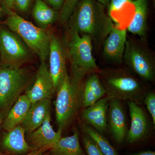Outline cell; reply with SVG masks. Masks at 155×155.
Here are the masks:
<instances>
[{
  "label": "cell",
  "instance_id": "6da1fadb",
  "mask_svg": "<svg viewBox=\"0 0 155 155\" xmlns=\"http://www.w3.org/2000/svg\"><path fill=\"white\" fill-rule=\"evenodd\" d=\"M105 8L96 0H78L67 23L68 29L89 35L93 43L101 46L115 26Z\"/></svg>",
  "mask_w": 155,
  "mask_h": 155
},
{
  "label": "cell",
  "instance_id": "7a4b0ae2",
  "mask_svg": "<svg viewBox=\"0 0 155 155\" xmlns=\"http://www.w3.org/2000/svg\"><path fill=\"white\" fill-rule=\"evenodd\" d=\"M97 74L109 98L141 104L150 91L146 83L125 67L101 69Z\"/></svg>",
  "mask_w": 155,
  "mask_h": 155
},
{
  "label": "cell",
  "instance_id": "3957f363",
  "mask_svg": "<svg viewBox=\"0 0 155 155\" xmlns=\"http://www.w3.org/2000/svg\"><path fill=\"white\" fill-rule=\"evenodd\" d=\"M67 38L64 43L71 67L70 78L74 83L81 84L87 75L98 73V67L93 54V43L90 37L80 35L77 31L68 29Z\"/></svg>",
  "mask_w": 155,
  "mask_h": 155
},
{
  "label": "cell",
  "instance_id": "277c9868",
  "mask_svg": "<svg viewBox=\"0 0 155 155\" xmlns=\"http://www.w3.org/2000/svg\"><path fill=\"white\" fill-rule=\"evenodd\" d=\"M5 25L17 34L41 62H46L49 52L50 35L45 29L40 28L23 18L14 11L6 10Z\"/></svg>",
  "mask_w": 155,
  "mask_h": 155
},
{
  "label": "cell",
  "instance_id": "5b68a950",
  "mask_svg": "<svg viewBox=\"0 0 155 155\" xmlns=\"http://www.w3.org/2000/svg\"><path fill=\"white\" fill-rule=\"evenodd\" d=\"M32 80L31 72L27 68L0 66V116L2 119L5 118Z\"/></svg>",
  "mask_w": 155,
  "mask_h": 155
},
{
  "label": "cell",
  "instance_id": "8992f818",
  "mask_svg": "<svg viewBox=\"0 0 155 155\" xmlns=\"http://www.w3.org/2000/svg\"><path fill=\"white\" fill-rule=\"evenodd\" d=\"M123 62L125 67L145 82L155 80V58L147 39L127 37Z\"/></svg>",
  "mask_w": 155,
  "mask_h": 155
},
{
  "label": "cell",
  "instance_id": "52a82bcc",
  "mask_svg": "<svg viewBox=\"0 0 155 155\" xmlns=\"http://www.w3.org/2000/svg\"><path fill=\"white\" fill-rule=\"evenodd\" d=\"M81 86L74 83L67 73L56 92V120L63 130L74 120L81 107Z\"/></svg>",
  "mask_w": 155,
  "mask_h": 155
},
{
  "label": "cell",
  "instance_id": "ba28073f",
  "mask_svg": "<svg viewBox=\"0 0 155 155\" xmlns=\"http://www.w3.org/2000/svg\"><path fill=\"white\" fill-rule=\"evenodd\" d=\"M32 53L17 34L0 24V66L21 67Z\"/></svg>",
  "mask_w": 155,
  "mask_h": 155
},
{
  "label": "cell",
  "instance_id": "9c48e42d",
  "mask_svg": "<svg viewBox=\"0 0 155 155\" xmlns=\"http://www.w3.org/2000/svg\"><path fill=\"white\" fill-rule=\"evenodd\" d=\"M48 66L56 92L67 74L66 51L64 41L57 35H50Z\"/></svg>",
  "mask_w": 155,
  "mask_h": 155
},
{
  "label": "cell",
  "instance_id": "30bf717a",
  "mask_svg": "<svg viewBox=\"0 0 155 155\" xmlns=\"http://www.w3.org/2000/svg\"><path fill=\"white\" fill-rule=\"evenodd\" d=\"M127 103L130 113V125L126 141L128 144H134L148 138L151 125L145 112L140 104L133 101H127Z\"/></svg>",
  "mask_w": 155,
  "mask_h": 155
},
{
  "label": "cell",
  "instance_id": "8fae6325",
  "mask_svg": "<svg viewBox=\"0 0 155 155\" xmlns=\"http://www.w3.org/2000/svg\"><path fill=\"white\" fill-rule=\"evenodd\" d=\"M107 128L117 144L122 145L126 141L128 130L127 117L122 101L109 98Z\"/></svg>",
  "mask_w": 155,
  "mask_h": 155
},
{
  "label": "cell",
  "instance_id": "7c38bea8",
  "mask_svg": "<svg viewBox=\"0 0 155 155\" xmlns=\"http://www.w3.org/2000/svg\"><path fill=\"white\" fill-rule=\"evenodd\" d=\"M51 116L48 114L40 127L27 134L26 140L33 150L44 149L49 150L56 146L62 137L63 129L59 128L55 131L51 125Z\"/></svg>",
  "mask_w": 155,
  "mask_h": 155
},
{
  "label": "cell",
  "instance_id": "4fadbf2b",
  "mask_svg": "<svg viewBox=\"0 0 155 155\" xmlns=\"http://www.w3.org/2000/svg\"><path fill=\"white\" fill-rule=\"evenodd\" d=\"M127 31L115 25L104 41L103 57L108 63L120 65L123 63Z\"/></svg>",
  "mask_w": 155,
  "mask_h": 155
},
{
  "label": "cell",
  "instance_id": "5bb4252c",
  "mask_svg": "<svg viewBox=\"0 0 155 155\" xmlns=\"http://www.w3.org/2000/svg\"><path fill=\"white\" fill-rule=\"evenodd\" d=\"M55 93L47 63L41 62L35 81L32 87L25 92V94L32 104L42 100H51Z\"/></svg>",
  "mask_w": 155,
  "mask_h": 155
},
{
  "label": "cell",
  "instance_id": "9a60e30c",
  "mask_svg": "<svg viewBox=\"0 0 155 155\" xmlns=\"http://www.w3.org/2000/svg\"><path fill=\"white\" fill-rule=\"evenodd\" d=\"M109 98L104 97L81 112L82 122L87 124L101 134L107 131Z\"/></svg>",
  "mask_w": 155,
  "mask_h": 155
},
{
  "label": "cell",
  "instance_id": "2e32d148",
  "mask_svg": "<svg viewBox=\"0 0 155 155\" xmlns=\"http://www.w3.org/2000/svg\"><path fill=\"white\" fill-rule=\"evenodd\" d=\"M106 91L97 73L87 75L81 86V107H88L104 97Z\"/></svg>",
  "mask_w": 155,
  "mask_h": 155
},
{
  "label": "cell",
  "instance_id": "e0dca14e",
  "mask_svg": "<svg viewBox=\"0 0 155 155\" xmlns=\"http://www.w3.org/2000/svg\"><path fill=\"white\" fill-rule=\"evenodd\" d=\"M25 130L19 125L5 134L2 140V146L6 151L13 154L25 155L34 150L25 139Z\"/></svg>",
  "mask_w": 155,
  "mask_h": 155
},
{
  "label": "cell",
  "instance_id": "ac0fdd59",
  "mask_svg": "<svg viewBox=\"0 0 155 155\" xmlns=\"http://www.w3.org/2000/svg\"><path fill=\"white\" fill-rule=\"evenodd\" d=\"M132 3L134 6V15L126 30L140 38L147 39L148 30V1L133 0Z\"/></svg>",
  "mask_w": 155,
  "mask_h": 155
},
{
  "label": "cell",
  "instance_id": "d6986e66",
  "mask_svg": "<svg viewBox=\"0 0 155 155\" xmlns=\"http://www.w3.org/2000/svg\"><path fill=\"white\" fill-rule=\"evenodd\" d=\"M51 100H41L31 105L22 126L29 134L41 125L48 114H50Z\"/></svg>",
  "mask_w": 155,
  "mask_h": 155
},
{
  "label": "cell",
  "instance_id": "ffe728a7",
  "mask_svg": "<svg viewBox=\"0 0 155 155\" xmlns=\"http://www.w3.org/2000/svg\"><path fill=\"white\" fill-rule=\"evenodd\" d=\"M31 104L26 94L20 96L5 118L3 128L8 131L21 125L27 116Z\"/></svg>",
  "mask_w": 155,
  "mask_h": 155
},
{
  "label": "cell",
  "instance_id": "44dd1931",
  "mask_svg": "<svg viewBox=\"0 0 155 155\" xmlns=\"http://www.w3.org/2000/svg\"><path fill=\"white\" fill-rule=\"evenodd\" d=\"M32 15L37 26L45 29L58 20L59 11L54 10L44 0H35Z\"/></svg>",
  "mask_w": 155,
  "mask_h": 155
},
{
  "label": "cell",
  "instance_id": "7402d4cb",
  "mask_svg": "<svg viewBox=\"0 0 155 155\" xmlns=\"http://www.w3.org/2000/svg\"><path fill=\"white\" fill-rule=\"evenodd\" d=\"M49 151V155H87L81 146L77 130L72 135L61 137L58 144Z\"/></svg>",
  "mask_w": 155,
  "mask_h": 155
},
{
  "label": "cell",
  "instance_id": "603a6c76",
  "mask_svg": "<svg viewBox=\"0 0 155 155\" xmlns=\"http://www.w3.org/2000/svg\"><path fill=\"white\" fill-rule=\"evenodd\" d=\"M80 124L83 132L89 136L95 142L104 155H119L104 135L87 124L82 122Z\"/></svg>",
  "mask_w": 155,
  "mask_h": 155
},
{
  "label": "cell",
  "instance_id": "cb8c5ba5",
  "mask_svg": "<svg viewBox=\"0 0 155 155\" xmlns=\"http://www.w3.org/2000/svg\"><path fill=\"white\" fill-rule=\"evenodd\" d=\"M78 1V0H65L62 8L59 11L58 21L61 24H67Z\"/></svg>",
  "mask_w": 155,
  "mask_h": 155
},
{
  "label": "cell",
  "instance_id": "d4e9b609",
  "mask_svg": "<svg viewBox=\"0 0 155 155\" xmlns=\"http://www.w3.org/2000/svg\"><path fill=\"white\" fill-rule=\"evenodd\" d=\"M81 141L87 155H104L95 142L84 132L81 136Z\"/></svg>",
  "mask_w": 155,
  "mask_h": 155
},
{
  "label": "cell",
  "instance_id": "484cf974",
  "mask_svg": "<svg viewBox=\"0 0 155 155\" xmlns=\"http://www.w3.org/2000/svg\"><path fill=\"white\" fill-rule=\"evenodd\" d=\"M132 0H110L108 4V15L111 17L115 13L122 11L124 7L130 5Z\"/></svg>",
  "mask_w": 155,
  "mask_h": 155
},
{
  "label": "cell",
  "instance_id": "4316f807",
  "mask_svg": "<svg viewBox=\"0 0 155 155\" xmlns=\"http://www.w3.org/2000/svg\"><path fill=\"white\" fill-rule=\"evenodd\" d=\"M143 103L146 106L147 109L152 119L153 124L154 126H155V94L154 92L150 91L145 97Z\"/></svg>",
  "mask_w": 155,
  "mask_h": 155
},
{
  "label": "cell",
  "instance_id": "83f0119b",
  "mask_svg": "<svg viewBox=\"0 0 155 155\" xmlns=\"http://www.w3.org/2000/svg\"><path fill=\"white\" fill-rule=\"evenodd\" d=\"M32 0H14V9L22 14L27 13L31 6Z\"/></svg>",
  "mask_w": 155,
  "mask_h": 155
},
{
  "label": "cell",
  "instance_id": "f1b7e54d",
  "mask_svg": "<svg viewBox=\"0 0 155 155\" xmlns=\"http://www.w3.org/2000/svg\"><path fill=\"white\" fill-rule=\"evenodd\" d=\"M44 1L54 10L60 11L64 5L65 0H44Z\"/></svg>",
  "mask_w": 155,
  "mask_h": 155
},
{
  "label": "cell",
  "instance_id": "f546056e",
  "mask_svg": "<svg viewBox=\"0 0 155 155\" xmlns=\"http://www.w3.org/2000/svg\"><path fill=\"white\" fill-rule=\"evenodd\" d=\"M1 5L3 11L6 10L14 11V0H2Z\"/></svg>",
  "mask_w": 155,
  "mask_h": 155
},
{
  "label": "cell",
  "instance_id": "4dcf8cb0",
  "mask_svg": "<svg viewBox=\"0 0 155 155\" xmlns=\"http://www.w3.org/2000/svg\"><path fill=\"white\" fill-rule=\"evenodd\" d=\"M129 155H155V152L151 150L142 151L138 152L131 153Z\"/></svg>",
  "mask_w": 155,
  "mask_h": 155
},
{
  "label": "cell",
  "instance_id": "1f68e13d",
  "mask_svg": "<svg viewBox=\"0 0 155 155\" xmlns=\"http://www.w3.org/2000/svg\"><path fill=\"white\" fill-rule=\"evenodd\" d=\"M46 151H47L46 150L44 149L35 150L26 154L22 155H42Z\"/></svg>",
  "mask_w": 155,
  "mask_h": 155
},
{
  "label": "cell",
  "instance_id": "d6a6232c",
  "mask_svg": "<svg viewBox=\"0 0 155 155\" xmlns=\"http://www.w3.org/2000/svg\"><path fill=\"white\" fill-rule=\"evenodd\" d=\"M96 1L106 7V6H108L110 0H96Z\"/></svg>",
  "mask_w": 155,
  "mask_h": 155
},
{
  "label": "cell",
  "instance_id": "836d02e7",
  "mask_svg": "<svg viewBox=\"0 0 155 155\" xmlns=\"http://www.w3.org/2000/svg\"><path fill=\"white\" fill-rule=\"evenodd\" d=\"M1 1L2 0H0V19H2V18H3L4 14H5L2 8V5H1Z\"/></svg>",
  "mask_w": 155,
  "mask_h": 155
},
{
  "label": "cell",
  "instance_id": "e575fe53",
  "mask_svg": "<svg viewBox=\"0 0 155 155\" xmlns=\"http://www.w3.org/2000/svg\"><path fill=\"white\" fill-rule=\"evenodd\" d=\"M2 119L1 116H0V126H1V124H2Z\"/></svg>",
  "mask_w": 155,
  "mask_h": 155
},
{
  "label": "cell",
  "instance_id": "d590c367",
  "mask_svg": "<svg viewBox=\"0 0 155 155\" xmlns=\"http://www.w3.org/2000/svg\"><path fill=\"white\" fill-rule=\"evenodd\" d=\"M42 155H49L48 153H44Z\"/></svg>",
  "mask_w": 155,
  "mask_h": 155
}]
</instances>
